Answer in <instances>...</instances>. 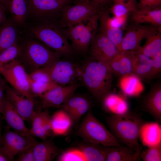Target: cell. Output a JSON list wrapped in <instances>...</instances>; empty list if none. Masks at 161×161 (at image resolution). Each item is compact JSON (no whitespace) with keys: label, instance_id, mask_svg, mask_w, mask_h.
Listing matches in <instances>:
<instances>
[{"label":"cell","instance_id":"8","mask_svg":"<svg viewBox=\"0 0 161 161\" xmlns=\"http://www.w3.org/2000/svg\"><path fill=\"white\" fill-rule=\"evenodd\" d=\"M0 74L18 92L33 100L30 89L28 73L18 58L1 66Z\"/></svg>","mask_w":161,"mask_h":161},{"label":"cell","instance_id":"11","mask_svg":"<svg viewBox=\"0 0 161 161\" xmlns=\"http://www.w3.org/2000/svg\"><path fill=\"white\" fill-rule=\"evenodd\" d=\"M32 136H28L13 131L8 126L2 135L3 149L11 161L23 150L33 145L35 141Z\"/></svg>","mask_w":161,"mask_h":161},{"label":"cell","instance_id":"38","mask_svg":"<svg viewBox=\"0 0 161 161\" xmlns=\"http://www.w3.org/2000/svg\"><path fill=\"white\" fill-rule=\"evenodd\" d=\"M110 13L114 17L127 21L129 13L130 12L125 6L120 4L113 2L108 7Z\"/></svg>","mask_w":161,"mask_h":161},{"label":"cell","instance_id":"3","mask_svg":"<svg viewBox=\"0 0 161 161\" xmlns=\"http://www.w3.org/2000/svg\"><path fill=\"white\" fill-rule=\"evenodd\" d=\"M99 15L94 16L80 23L64 27L61 31L71 42L74 52L86 54L92 40L98 30Z\"/></svg>","mask_w":161,"mask_h":161},{"label":"cell","instance_id":"30","mask_svg":"<svg viewBox=\"0 0 161 161\" xmlns=\"http://www.w3.org/2000/svg\"><path fill=\"white\" fill-rule=\"evenodd\" d=\"M16 30L10 20L0 26V53L17 42Z\"/></svg>","mask_w":161,"mask_h":161},{"label":"cell","instance_id":"50","mask_svg":"<svg viewBox=\"0 0 161 161\" xmlns=\"http://www.w3.org/2000/svg\"><path fill=\"white\" fill-rule=\"evenodd\" d=\"M73 0V1H75L76 0Z\"/></svg>","mask_w":161,"mask_h":161},{"label":"cell","instance_id":"13","mask_svg":"<svg viewBox=\"0 0 161 161\" xmlns=\"http://www.w3.org/2000/svg\"><path fill=\"white\" fill-rule=\"evenodd\" d=\"M159 30H161V28L151 25L135 24L129 29L123 35L120 51H138L142 40Z\"/></svg>","mask_w":161,"mask_h":161},{"label":"cell","instance_id":"39","mask_svg":"<svg viewBox=\"0 0 161 161\" xmlns=\"http://www.w3.org/2000/svg\"><path fill=\"white\" fill-rule=\"evenodd\" d=\"M153 61L151 71L148 80L155 78L161 71V51L151 58Z\"/></svg>","mask_w":161,"mask_h":161},{"label":"cell","instance_id":"26","mask_svg":"<svg viewBox=\"0 0 161 161\" xmlns=\"http://www.w3.org/2000/svg\"><path fill=\"white\" fill-rule=\"evenodd\" d=\"M131 13V20L135 24H147L161 28V8L153 9H137Z\"/></svg>","mask_w":161,"mask_h":161},{"label":"cell","instance_id":"9","mask_svg":"<svg viewBox=\"0 0 161 161\" xmlns=\"http://www.w3.org/2000/svg\"><path fill=\"white\" fill-rule=\"evenodd\" d=\"M26 0L27 12L42 20L51 21L58 19L59 20L64 10L75 1L72 0Z\"/></svg>","mask_w":161,"mask_h":161},{"label":"cell","instance_id":"24","mask_svg":"<svg viewBox=\"0 0 161 161\" xmlns=\"http://www.w3.org/2000/svg\"><path fill=\"white\" fill-rule=\"evenodd\" d=\"M141 153L126 145L107 147L106 161H137Z\"/></svg>","mask_w":161,"mask_h":161},{"label":"cell","instance_id":"49","mask_svg":"<svg viewBox=\"0 0 161 161\" xmlns=\"http://www.w3.org/2000/svg\"><path fill=\"white\" fill-rule=\"evenodd\" d=\"M2 135H1V124L0 121V143H2Z\"/></svg>","mask_w":161,"mask_h":161},{"label":"cell","instance_id":"44","mask_svg":"<svg viewBox=\"0 0 161 161\" xmlns=\"http://www.w3.org/2000/svg\"><path fill=\"white\" fill-rule=\"evenodd\" d=\"M7 86L5 81L0 75V100L5 97V92Z\"/></svg>","mask_w":161,"mask_h":161},{"label":"cell","instance_id":"31","mask_svg":"<svg viewBox=\"0 0 161 161\" xmlns=\"http://www.w3.org/2000/svg\"><path fill=\"white\" fill-rule=\"evenodd\" d=\"M146 38L145 43L141 47L138 51L151 58L161 51V30L152 34Z\"/></svg>","mask_w":161,"mask_h":161},{"label":"cell","instance_id":"37","mask_svg":"<svg viewBox=\"0 0 161 161\" xmlns=\"http://www.w3.org/2000/svg\"><path fill=\"white\" fill-rule=\"evenodd\" d=\"M142 150L140 158L144 161H161V143Z\"/></svg>","mask_w":161,"mask_h":161},{"label":"cell","instance_id":"42","mask_svg":"<svg viewBox=\"0 0 161 161\" xmlns=\"http://www.w3.org/2000/svg\"><path fill=\"white\" fill-rule=\"evenodd\" d=\"M115 3L121 4L127 7L130 13L138 9L137 0H112Z\"/></svg>","mask_w":161,"mask_h":161},{"label":"cell","instance_id":"29","mask_svg":"<svg viewBox=\"0 0 161 161\" xmlns=\"http://www.w3.org/2000/svg\"><path fill=\"white\" fill-rule=\"evenodd\" d=\"M85 142L80 144L78 148L83 153L87 161H105L107 147L86 141Z\"/></svg>","mask_w":161,"mask_h":161},{"label":"cell","instance_id":"51","mask_svg":"<svg viewBox=\"0 0 161 161\" xmlns=\"http://www.w3.org/2000/svg\"><path fill=\"white\" fill-rule=\"evenodd\" d=\"M0 67H1V66H0Z\"/></svg>","mask_w":161,"mask_h":161},{"label":"cell","instance_id":"2","mask_svg":"<svg viewBox=\"0 0 161 161\" xmlns=\"http://www.w3.org/2000/svg\"><path fill=\"white\" fill-rule=\"evenodd\" d=\"M112 74L105 64L91 58L81 66L80 81L97 101L110 92Z\"/></svg>","mask_w":161,"mask_h":161},{"label":"cell","instance_id":"36","mask_svg":"<svg viewBox=\"0 0 161 161\" xmlns=\"http://www.w3.org/2000/svg\"><path fill=\"white\" fill-rule=\"evenodd\" d=\"M56 160L58 161H86L81 150L78 148H71L59 154Z\"/></svg>","mask_w":161,"mask_h":161},{"label":"cell","instance_id":"41","mask_svg":"<svg viewBox=\"0 0 161 161\" xmlns=\"http://www.w3.org/2000/svg\"><path fill=\"white\" fill-rule=\"evenodd\" d=\"M33 145L19 153L17 158L18 161H35L33 152Z\"/></svg>","mask_w":161,"mask_h":161},{"label":"cell","instance_id":"22","mask_svg":"<svg viewBox=\"0 0 161 161\" xmlns=\"http://www.w3.org/2000/svg\"><path fill=\"white\" fill-rule=\"evenodd\" d=\"M139 138L143 144L147 147L161 143V126L160 123L144 122L140 130Z\"/></svg>","mask_w":161,"mask_h":161},{"label":"cell","instance_id":"43","mask_svg":"<svg viewBox=\"0 0 161 161\" xmlns=\"http://www.w3.org/2000/svg\"><path fill=\"white\" fill-rule=\"evenodd\" d=\"M7 4L0 3V26L7 21L6 12L7 8Z\"/></svg>","mask_w":161,"mask_h":161},{"label":"cell","instance_id":"5","mask_svg":"<svg viewBox=\"0 0 161 161\" xmlns=\"http://www.w3.org/2000/svg\"><path fill=\"white\" fill-rule=\"evenodd\" d=\"M78 134L86 142L105 147L121 145L111 131L94 116L90 110L86 114L80 125Z\"/></svg>","mask_w":161,"mask_h":161},{"label":"cell","instance_id":"40","mask_svg":"<svg viewBox=\"0 0 161 161\" xmlns=\"http://www.w3.org/2000/svg\"><path fill=\"white\" fill-rule=\"evenodd\" d=\"M138 9H153L161 8V0H139Z\"/></svg>","mask_w":161,"mask_h":161},{"label":"cell","instance_id":"28","mask_svg":"<svg viewBox=\"0 0 161 161\" xmlns=\"http://www.w3.org/2000/svg\"><path fill=\"white\" fill-rule=\"evenodd\" d=\"M101 102L104 109L111 114H121L129 111L126 100L119 95L110 92L105 96Z\"/></svg>","mask_w":161,"mask_h":161},{"label":"cell","instance_id":"4","mask_svg":"<svg viewBox=\"0 0 161 161\" xmlns=\"http://www.w3.org/2000/svg\"><path fill=\"white\" fill-rule=\"evenodd\" d=\"M21 47L20 59H18L30 73L50 65L62 56L42 43L35 41H28Z\"/></svg>","mask_w":161,"mask_h":161},{"label":"cell","instance_id":"34","mask_svg":"<svg viewBox=\"0 0 161 161\" xmlns=\"http://www.w3.org/2000/svg\"><path fill=\"white\" fill-rule=\"evenodd\" d=\"M121 77V86L124 93L130 96L136 95L138 94L137 87L140 79L138 78L133 74L127 75Z\"/></svg>","mask_w":161,"mask_h":161},{"label":"cell","instance_id":"10","mask_svg":"<svg viewBox=\"0 0 161 161\" xmlns=\"http://www.w3.org/2000/svg\"><path fill=\"white\" fill-rule=\"evenodd\" d=\"M46 68L52 80L57 84L66 85L80 81L81 66L69 60L60 58Z\"/></svg>","mask_w":161,"mask_h":161},{"label":"cell","instance_id":"20","mask_svg":"<svg viewBox=\"0 0 161 161\" xmlns=\"http://www.w3.org/2000/svg\"><path fill=\"white\" fill-rule=\"evenodd\" d=\"M1 114L10 128L22 134L32 136L30 129L25 126L24 120L5 97L2 100Z\"/></svg>","mask_w":161,"mask_h":161},{"label":"cell","instance_id":"48","mask_svg":"<svg viewBox=\"0 0 161 161\" xmlns=\"http://www.w3.org/2000/svg\"><path fill=\"white\" fill-rule=\"evenodd\" d=\"M9 0H0V3H8Z\"/></svg>","mask_w":161,"mask_h":161},{"label":"cell","instance_id":"17","mask_svg":"<svg viewBox=\"0 0 161 161\" xmlns=\"http://www.w3.org/2000/svg\"><path fill=\"white\" fill-rule=\"evenodd\" d=\"M109 13L108 8H104L101 12L98 18V30L104 34L120 51L123 31L122 28L113 25Z\"/></svg>","mask_w":161,"mask_h":161},{"label":"cell","instance_id":"33","mask_svg":"<svg viewBox=\"0 0 161 161\" xmlns=\"http://www.w3.org/2000/svg\"><path fill=\"white\" fill-rule=\"evenodd\" d=\"M45 111H35L31 119L32 126L30 129L33 136L44 140L48 137L44 130V120Z\"/></svg>","mask_w":161,"mask_h":161},{"label":"cell","instance_id":"35","mask_svg":"<svg viewBox=\"0 0 161 161\" xmlns=\"http://www.w3.org/2000/svg\"><path fill=\"white\" fill-rule=\"evenodd\" d=\"M22 50L21 46L17 42L0 53V66L9 63L18 58Z\"/></svg>","mask_w":161,"mask_h":161},{"label":"cell","instance_id":"23","mask_svg":"<svg viewBox=\"0 0 161 161\" xmlns=\"http://www.w3.org/2000/svg\"><path fill=\"white\" fill-rule=\"evenodd\" d=\"M133 67V74L140 79L148 80L151 71L152 59L138 51H129Z\"/></svg>","mask_w":161,"mask_h":161},{"label":"cell","instance_id":"6","mask_svg":"<svg viewBox=\"0 0 161 161\" xmlns=\"http://www.w3.org/2000/svg\"><path fill=\"white\" fill-rule=\"evenodd\" d=\"M31 32L43 44L62 56L69 57L75 53L57 24L46 23L32 29Z\"/></svg>","mask_w":161,"mask_h":161},{"label":"cell","instance_id":"7","mask_svg":"<svg viewBox=\"0 0 161 161\" xmlns=\"http://www.w3.org/2000/svg\"><path fill=\"white\" fill-rule=\"evenodd\" d=\"M63 10L57 23L60 27L72 26L99 15L104 7L92 0H76Z\"/></svg>","mask_w":161,"mask_h":161},{"label":"cell","instance_id":"19","mask_svg":"<svg viewBox=\"0 0 161 161\" xmlns=\"http://www.w3.org/2000/svg\"><path fill=\"white\" fill-rule=\"evenodd\" d=\"M143 110L151 115L159 123L161 122V85H154L143 97L141 104Z\"/></svg>","mask_w":161,"mask_h":161},{"label":"cell","instance_id":"32","mask_svg":"<svg viewBox=\"0 0 161 161\" xmlns=\"http://www.w3.org/2000/svg\"><path fill=\"white\" fill-rule=\"evenodd\" d=\"M7 8L16 23L19 24L24 23L27 13L26 0H9Z\"/></svg>","mask_w":161,"mask_h":161},{"label":"cell","instance_id":"21","mask_svg":"<svg viewBox=\"0 0 161 161\" xmlns=\"http://www.w3.org/2000/svg\"><path fill=\"white\" fill-rule=\"evenodd\" d=\"M106 64L112 73L122 77L133 74L131 58L129 51H119L117 54Z\"/></svg>","mask_w":161,"mask_h":161},{"label":"cell","instance_id":"45","mask_svg":"<svg viewBox=\"0 0 161 161\" xmlns=\"http://www.w3.org/2000/svg\"><path fill=\"white\" fill-rule=\"evenodd\" d=\"M11 161L5 152L2 145V144L0 143V161Z\"/></svg>","mask_w":161,"mask_h":161},{"label":"cell","instance_id":"15","mask_svg":"<svg viewBox=\"0 0 161 161\" xmlns=\"http://www.w3.org/2000/svg\"><path fill=\"white\" fill-rule=\"evenodd\" d=\"M5 95L24 120L31 122L35 112L34 100L27 98L22 95L11 86L7 85Z\"/></svg>","mask_w":161,"mask_h":161},{"label":"cell","instance_id":"47","mask_svg":"<svg viewBox=\"0 0 161 161\" xmlns=\"http://www.w3.org/2000/svg\"><path fill=\"white\" fill-rule=\"evenodd\" d=\"M2 100H0V118L1 114V113L2 108Z\"/></svg>","mask_w":161,"mask_h":161},{"label":"cell","instance_id":"46","mask_svg":"<svg viewBox=\"0 0 161 161\" xmlns=\"http://www.w3.org/2000/svg\"><path fill=\"white\" fill-rule=\"evenodd\" d=\"M95 1L104 7H108L113 2L112 0H92Z\"/></svg>","mask_w":161,"mask_h":161},{"label":"cell","instance_id":"1","mask_svg":"<svg viewBox=\"0 0 161 161\" xmlns=\"http://www.w3.org/2000/svg\"><path fill=\"white\" fill-rule=\"evenodd\" d=\"M106 122L120 143L141 153L142 148L138 141L140 129L144 122L141 114L129 111L121 114H111L106 117Z\"/></svg>","mask_w":161,"mask_h":161},{"label":"cell","instance_id":"16","mask_svg":"<svg viewBox=\"0 0 161 161\" xmlns=\"http://www.w3.org/2000/svg\"><path fill=\"white\" fill-rule=\"evenodd\" d=\"M28 77L30 90L33 97H41L55 84L51 79L46 67L28 73Z\"/></svg>","mask_w":161,"mask_h":161},{"label":"cell","instance_id":"18","mask_svg":"<svg viewBox=\"0 0 161 161\" xmlns=\"http://www.w3.org/2000/svg\"><path fill=\"white\" fill-rule=\"evenodd\" d=\"M60 107L75 123L90 110L91 103L85 97L74 94Z\"/></svg>","mask_w":161,"mask_h":161},{"label":"cell","instance_id":"25","mask_svg":"<svg viewBox=\"0 0 161 161\" xmlns=\"http://www.w3.org/2000/svg\"><path fill=\"white\" fill-rule=\"evenodd\" d=\"M35 161H51L59 154V148L50 140L39 142L35 141L33 147Z\"/></svg>","mask_w":161,"mask_h":161},{"label":"cell","instance_id":"14","mask_svg":"<svg viewBox=\"0 0 161 161\" xmlns=\"http://www.w3.org/2000/svg\"><path fill=\"white\" fill-rule=\"evenodd\" d=\"M78 86L77 83L64 86L55 84L41 97L43 108L60 107L74 94Z\"/></svg>","mask_w":161,"mask_h":161},{"label":"cell","instance_id":"12","mask_svg":"<svg viewBox=\"0 0 161 161\" xmlns=\"http://www.w3.org/2000/svg\"><path fill=\"white\" fill-rule=\"evenodd\" d=\"M119 51L108 38L98 30L93 38L88 50L90 58L105 64L113 59Z\"/></svg>","mask_w":161,"mask_h":161},{"label":"cell","instance_id":"27","mask_svg":"<svg viewBox=\"0 0 161 161\" xmlns=\"http://www.w3.org/2000/svg\"><path fill=\"white\" fill-rule=\"evenodd\" d=\"M73 123L70 116L64 110L61 109L57 111L51 116L52 134L54 136L66 134L71 129Z\"/></svg>","mask_w":161,"mask_h":161}]
</instances>
